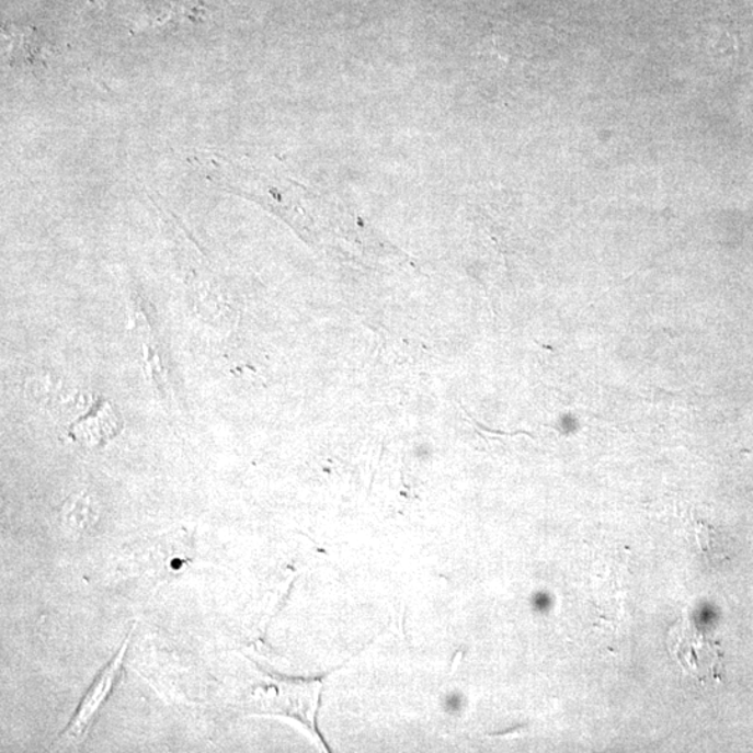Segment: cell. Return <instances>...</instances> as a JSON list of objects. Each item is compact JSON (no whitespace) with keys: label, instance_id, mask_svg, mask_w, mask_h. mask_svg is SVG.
<instances>
[{"label":"cell","instance_id":"6da1fadb","mask_svg":"<svg viewBox=\"0 0 753 753\" xmlns=\"http://www.w3.org/2000/svg\"><path fill=\"white\" fill-rule=\"evenodd\" d=\"M669 647L691 677L704 684L723 681V653L714 639L696 627L693 618L685 617L671 627Z\"/></svg>","mask_w":753,"mask_h":753},{"label":"cell","instance_id":"7a4b0ae2","mask_svg":"<svg viewBox=\"0 0 753 753\" xmlns=\"http://www.w3.org/2000/svg\"><path fill=\"white\" fill-rule=\"evenodd\" d=\"M132 634L127 635L125 642H123L119 652H116L110 663L102 669L101 673L96 675L94 683L90 686L83 699H81L79 708L71 717L68 727L61 732V737L66 740H79L89 731L92 723H94L95 716L99 715L105 700L110 698L112 691H114L117 680L121 677L123 662L127 649H129Z\"/></svg>","mask_w":753,"mask_h":753}]
</instances>
